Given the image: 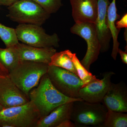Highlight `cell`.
Here are the masks:
<instances>
[{
    "mask_svg": "<svg viewBox=\"0 0 127 127\" xmlns=\"http://www.w3.org/2000/svg\"><path fill=\"white\" fill-rule=\"evenodd\" d=\"M29 98L39 111L41 118L47 116L60 105L82 100L71 98L61 93L53 85L47 73L42 77L38 85L30 91Z\"/></svg>",
    "mask_w": 127,
    "mask_h": 127,
    "instance_id": "cell-1",
    "label": "cell"
},
{
    "mask_svg": "<svg viewBox=\"0 0 127 127\" xmlns=\"http://www.w3.org/2000/svg\"><path fill=\"white\" fill-rule=\"evenodd\" d=\"M48 64L23 61L9 72L12 81L29 98L32 89L36 87L43 75L47 73Z\"/></svg>",
    "mask_w": 127,
    "mask_h": 127,
    "instance_id": "cell-2",
    "label": "cell"
},
{
    "mask_svg": "<svg viewBox=\"0 0 127 127\" xmlns=\"http://www.w3.org/2000/svg\"><path fill=\"white\" fill-rule=\"evenodd\" d=\"M41 117L31 101L0 111V127H36Z\"/></svg>",
    "mask_w": 127,
    "mask_h": 127,
    "instance_id": "cell-3",
    "label": "cell"
},
{
    "mask_svg": "<svg viewBox=\"0 0 127 127\" xmlns=\"http://www.w3.org/2000/svg\"><path fill=\"white\" fill-rule=\"evenodd\" d=\"M107 111L101 103L74 101L70 120L76 127H102Z\"/></svg>",
    "mask_w": 127,
    "mask_h": 127,
    "instance_id": "cell-4",
    "label": "cell"
},
{
    "mask_svg": "<svg viewBox=\"0 0 127 127\" xmlns=\"http://www.w3.org/2000/svg\"><path fill=\"white\" fill-rule=\"evenodd\" d=\"M7 9L8 12L6 16L19 24L41 26L51 15L33 0H20Z\"/></svg>",
    "mask_w": 127,
    "mask_h": 127,
    "instance_id": "cell-5",
    "label": "cell"
},
{
    "mask_svg": "<svg viewBox=\"0 0 127 127\" xmlns=\"http://www.w3.org/2000/svg\"><path fill=\"white\" fill-rule=\"evenodd\" d=\"M41 26L33 24H20L15 28L18 41L22 43L38 48L59 47V39L56 33L49 35Z\"/></svg>",
    "mask_w": 127,
    "mask_h": 127,
    "instance_id": "cell-6",
    "label": "cell"
},
{
    "mask_svg": "<svg viewBox=\"0 0 127 127\" xmlns=\"http://www.w3.org/2000/svg\"><path fill=\"white\" fill-rule=\"evenodd\" d=\"M48 76L55 88L63 95L73 98H81L79 92L83 82L74 73L55 66H48Z\"/></svg>",
    "mask_w": 127,
    "mask_h": 127,
    "instance_id": "cell-7",
    "label": "cell"
},
{
    "mask_svg": "<svg viewBox=\"0 0 127 127\" xmlns=\"http://www.w3.org/2000/svg\"><path fill=\"white\" fill-rule=\"evenodd\" d=\"M71 32L81 37L86 42L87 49L81 63L90 71L91 65L97 60L101 51V45L95 23L77 22L71 27Z\"/></svg>",
    "mask_w": 127,
    "mask_h": 127,
    "instance_id": "cell-8",
    "label": "cell"
},
{
    "mask_svg": "<svg viewBox=\"0 0 127 127\" xmlns=\"http://www.w3.org/2000/svg\"><path fill=\"white\" fill-rule=\"evenodd\" d=\"M115 73L107 71L102 73L103 78L89 83L80 89L79 97L82 100L91 103H102L111 83V79Z\"/></svg>",
    "mask_w": 127,
    "mask_h": 127,
    "instance_id": "cell-9",
    "label": "cell"
},
{
    "mask_svg": "<svg viewBox=\"0 0 127 127\" xmlns=\"http://www.w3.org/2000/svg\"><path fill=\"white\" fill-rule=\"evenodd\" d=\"M30 101L8 75L0 78V104L4 108L25 104Z\"/></svg>",
    "mask_w": 127,
    "mask_h": 127,
    "instance_id": "cell-10",
    "label": "cell"
},
{
    "mask_svg": "<svg viewBox=\"0 0 127 127\" xmlns=\"http://www.w3.org/2000/svg\"><path fill=\"white\" fill-rule=\"evenodd\" d=\"M108 110L127 112V86L122 81L117 84L111 82L102 102Z\"/></svg>",
    "mask_w": 127,
    "mask_h": 127,
    "instance_id": "cell-11",
    "label": "cell"
},
{
    "mask_svg": "<svg viewBox=\"0 0 127 127\" xmlns=\"http://www.w3.org/2000/svg\"><path fill=\"white\" fill-rule=\"evenodd\" d=\"M20 61H30L49 64L56 50L54 47L38 48L18 42L14 46Z\"/></svg>",
    "mask_w": 127,
    "mask_h": 127,
    "instance_id": "cell-12",
    "label": "cell"
},
{
    "mask_svg": "<svg viewBox=\"0 0 127 127\" xmlns=\"http://www.w3.org/2000/svg\"><path fill=\"white\" fill-rule=\"evenodd\" d=\"M75 23H95L97 16L98 0H70Z\"/></svg>",
    "mask_w": 127,
    "mask_h": 127,
    "instance_id": "cell-13",
    "label": "cell"
},
{
    "mask_svg": "<svg viewBox=\"0 0 127 127\" xmlns=\"http://www.w3.org/2000/svg\"><path fill=\"white\" fill-rule=\"evenodd\" d=\"M110 3L109 0H98L97 16L95 25L101 53L107 52L109 50L112 38L107 24V11Z\"/></svg>",
    "mask_w": 127,
    "mask_h": 127,
    "instance_id": "cell-14",
    "label": "cell"
},
{
    "mask_svg": "<svg viewBox=\"0 0 127 127\" xmlns=\"http://www.w3.org/2000/svg\"><path fill=\"white\" fill-rule=\"evenodd\" d=\"M73 102L57 107L47 116L41 118L36 127H58L63 121L70 120Z\"/></svg>",
    "mask_w": 127,
    "mask_h": 127,
    "instance_id": "cell-15",
    "label": "cell"
},
{
    "mask_svg": "<svg viewBox=\"0 0 127 127\" xmlns=\"http://www.w3.org/2000/svg\"><path fill=\"white\" fill-rule=\"evenodd\" d=\"M116 0H113L110 3L107 11V24L110 31L113 40V47L111 56L114 60L117 59L120 43L118 41V36L120 30L116 28L115 23L120 18V16L118 14L116 5Z\"/></svg>",
    "mask_w": 127,
    "mask_h": 127,
    "instance_id": "cell-16",
    "label": "cell"
},
{
    "mask_svg": "<svg viewBox=\"0 0 127 127\" xmlns=\"http://www.w3.org/2000/svg\"><path fill=\"white\" fill-rule=\"evenodd\" d=\"M73 54L69 50L56 52L51 58L49 66H55L66 69L77 75L76 70L72 61Z\"/></svg>",
    "mask_w": 127,
    "mask_h": 127,
    "instance_id": "cell-17",
    "label": "cell"
},
{
    "mask_svg": "<svg viewBox=\"0 0 127 127\" xmlns=\"http://www.w3.org/2000/svg\"><path fill=\"white\" fill-rule=\"evenodd\" d=\"M14 46L5 48H0V63L9 72L20 62Z\"/></svg>",
    "mask_w": 127,
    "mask_h": 127,
    "instance_id": "cell-18",
    "label": "cell"
},
{
    "mask_svg": "<svg viewBox=\"0 0 127 127\" xmlns=\"http://www.w3.org/2000/svg\"><path fill=\"white\" fill-rule=\"evenodd\" d=\"M127 127V114L108 110L102 127Z\"/></svg>",
    "mask_w": 127,
    "mask_h": 127,
    "instance_id": "cell-19",
    "label": "cell"
},
{
    "mask_svg": "<svg viewBox=\"0 0 127 127\" xmlns=\"http://www.w3.org/2000/svg\"><path fill=\"white\" fill-rule=\"evenodd\" d=\"M72 61L76 70L77 76L83 82L82 88L86 86L91 82L98 80L95 75H93L83 65L76 53L73 54Z\"/></svg>",
    "mask_w": 127,
    "mask_h": 127,
    "instance_id": "cell-20",
    "label": "cell"
},
{
    "mask_svg": "<svg viewBox=\"0 0 127 127\" xmlns=\"http://www.w3.org/2000/svg\"><path fill=\"white\" fill-rule=\"evenodd\" d=\"M0 38L6 48L16 45L19 42L15 29L8 27L0 23Z\"/></svg>",
    "mask_w": 127,
    "mask_h": 127,
    "instance_id": "cell-21",
    "label": "cell"
},
{
    "mask_svg": "<svg viewBox=\"0 0 127 127\" xmlns=\"http://www.w3.org/2000/svg\"><path fill=\"white\" fill-rule=\"evenodd\" d=\"M50 15L56 13L62 6V0H33Z\"/></svg>",
    "mask_w": 127,
    "mask_h": 127,
    "instance_id": "cell-22",
    "label": "cell"
},
{
    "mask_svg": "<svg viewBox=\"0 0 127 127\" xmlns=\"http://www.w3.org/2000/svg\"><path fill=\"white\" fill-rule=\"evenodd\" d=\"M116 28L120 30L121 28H127V14L124 15L120 20L117 21L115 23Z\"/></svg>",
    "mask_w": 127,
    "mask_h": 127,
    "instance_id": "cell-23",
    "label": "cell"
},
{
    "mask_svg": "<svg viewBox=\"0 0 127 127\" xmlns=\"http://www.w3.org/2000/svg\"><path fill=\"white\" fill-rule=\"evenodd\" d=\"M76 125L70 120H66L63 121L58 127H75Z\"/></svg>",
    "mask_w": 127,
    "mask_h": 127,
    "instance_id": "cell-24",
    "label": "cell"
},
{
    "mask_svg": "<svg viewBox=\"0 0 127 127\" xmlns=\"http://www.w3.org/2000/svg\"><path fill=\"white\" fill-rule=\"evenodd\" d=\"M125 52L123 51L120 48H119L118 53L120 54L121 56V59L123 63L125 64H127V48Z\"/></svg>",
    "mask_w": 127,
    "mask_h": 127,
    "instance_id": "cell-25",
    "label": "cell"
},
{
    "mask_svg": "<svg viewBox=\"0 0 127 127\" xmlns=\"http://www.w3.org/2000/svg\"><path fill=\"white\" fill-rule=\"evenodd\" d=\"M20 0H0V5L9 6Z\"/></svg>",
    "mask_w": 127,
    "mask_h": 127,
    "instance_id": "cell-26",
    "label": "cell"
},
{
    "mask_svg": "<svg viewBox=\"0 0 127 127\" xmlns=\"http://www.w3.org/2000/svg\"><path fill=\"white\" fill-rule=\"evenodd\" d=\"M9 74V72L0 63V78L4 77Z\"/></svg>",
    "mask_w": 127,
    "mask_h": 127,
    "instance_id": "cell-27",
    "label": "cell"
},
{
    "mask_svg": "<svg viewBox=\"0 0 127 127\" xmlns=\"http://www.w3.org/2000/svg\"><path fill=\"white\" fill-rule=\"evenodd\" d=\"M4 108V107L2 106L1 104H0V111H1Z\"/></svg>",
    "mask_w": 127,
    "mask_h": 127,
    "instance_id": "cell-28",
    "label": "cell"
}]
</instances>
